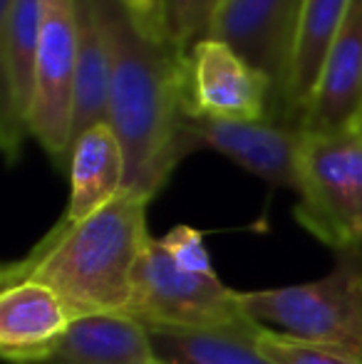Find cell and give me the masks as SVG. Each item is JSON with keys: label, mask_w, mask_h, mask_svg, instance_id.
Returning <instances> with one entry per match:
<instances>
[{"label": "cell", "mask_w": 362, "mask_h": 364, "mask_svg": "<svg viewBox=\"0 0 362 364\" xmlns=\"http://www.w3.org/2000/svg\"><path fill=\"white\" fill-rule=\"evenodd\" d=\"M95 10L110 45L107 124L124 149V191L151 201L193 151L186 136V55L174 43L147 38L119 0H95Z\"/></svg>", "instance_id": "cell-1"}, {"label": "cell", "mask_w": 362, "mask_h": 364, "mask_svg": "<svg viewBox=\"0 0 362 364\" xmlns=\"http://www.w3.org/2000/svg\"><path fill=\"white\" fill-rule=\"evenodd\" d=\"M149 201L122 191L95 216L60 223L25 255L3 268V285L35 280L58 292L73 317L124 312L134 268L149 243Z\"/></svg>", "instance_id": "cell-2"}, {"label": "cell", "mask_w": 362, "mask_h": 364, "mask_svg": "<svg viewBox=\"0 0 362 364\" xmlns=\"http://www.w3.org/2000/svg\"><path fill=\"white\" fill-rule=\"evenodd\" d=\"M241 305L258 325L362 362V248L338 250L335 268L313 283L241 292Z\"/></svg>", "instance_id": "cell-3"}, {"label": "cell", "mask_w": 362, "mask_h": 364, "mask_svg": "<svg viewBox=\"0 0 362 364\" xmlns=\"http://www.w3.org/2000/svg\"><path fill=\"white\" fill-rule=\"evenodd\" d=\"M295 220L338 253L362 248V129L308 134Z\"/></svg>", "instance_id": "cell-4"}, {"label": "cell", "mask_w": 362, "mask_h": 364, "mask_svg": "<svg viewBox=\"0 0 362 364\" xmlns=\"http://www.w3.org/2000/svg\"><path fill=\"white\" fill-rule=\"evenodd\" d=\"M124 315L144 327L238 330L256 327L241 305V292L226 288L218 275L186 273L171 260L161 240L149 238L132 278Z\"/></svg>", "instance_id": "cell-5"}, {"label": "cell", "mask_w": 362, "mask_h": 364, "mask_svg": "<svg viewBox=\"0 0 362 364\" xmlns=\"http://www.w3.org/2000/svg\"><path fill=\"white\" fill-rule=\"evenodd\" d=\"M75 77H78V0H43L35 92L28 132L58 168L73 151Z\"/></svg>", "instance_id": "cell-6"}, {"label": "cell", "mask_w": 362, "mask_h": 364, "mask_svg": "<svg viewBox=\"0 0 362 364\" xmlns=\"http://www.w3.org/2000/svg\"><path fill=\"white\" fill-rule=\"evenodd\" d=\"M273 82L228 43L203 38L186 55V107L191 119L271 122Z\"/></svg>", "instance_id": "cell-7"}, {"label": "cell", "mask_w": 362, "mask_h": 364, "mask_svg": "<svg viewBox=\"0 0 362 364\" xmlns=\"http://www.w3.org/2000/svg\"><path fill=\"white\" fill-rule=\"evenodd\" d=\"M305 0H221L208 38L228 43L273 82L271 122L285 124L290 65Z\"/></svg>", "instance_id": "cell-8"}, {"label": "cell", "mask_w": 362, "mask_h": 364, "mask_svg": "<svg viewBox=\"0 0 362 364\" xmlns=\"http://www.w3.org/2000/svg\"><path fill=\"white\" fill-rule=\"evenodd\" d=\"M43 33V0H10L0 13V144L8 164L23 151Z\"/></svg>", "instance_id": "cell-9"}, {"label": "cell", "mask_w": 362, "mask_h": 364, "mask_svg": "<svg viewBox=\"0 0 362 364\" xmlns=\"http://www.w3.org/2000/svg\"><path fill=\"white\" fill-rule=\"evenodd\" d=\"M193 149L208 146L273 186L298 188L305 132L278 122H218L186 119Z\"/></svg>", "instance_id": "cell-10"}, {"label": "cell", "mask_w": 362, "mask_h": 364, "mask_svg": "<svg viewBox=\"0 0 362 364\" xmlns=\"http://www.w3.org/2000/svg\"><path fill=\"white\" fill-rule=\"evenodd\" d=\"M362 122V0H350L348 15L325 58L320 82L308 102L300 129L333 134Z\"/></svg>", "instance_id": "cell-11"}, {"label": "cell", "mask_w": 362, "mask_h": 364, "mask_svg": "<svg viewBox=\"0 0 362 364\" xmlns=\"http://www.w3.org/2000/svg\"><path fill=\"white\" fill-rule=\"evenodd\" d=\"M58 292L35 280L3 285L0 292V355L8 364L43 360L73 325Z\"/></svg>", "instance_id": "cell-12"}, {"label": "cell", "mask_w": 362, "mask_h": 364, "mask_svg": "<svg viewBox=\"0 0 362 364\" xmlns=\"http://www.w3.org/2000/svg\"><path fill=\"white\" fill-rule=\"evenodd\" d=\"M70 203L63 220L80 223L110 206L127 183L124 149L107 122L78 136L70 151Z\"/></svg>", "instance_id": "cell-13"}, {"label": "cell", "mask_w": 362, "mask_h": 364, "mask_svg": "<svg viewBox=\"0 0 362 364\" xmlns=\"http://www.w3.org/2000/svg\"><path fill=\"white\" fill-rule=\"evenodd\" d=\"M33 364H154L149 332L124 312L75 317L63 340Z\"/></svg>", "instance_id": "cell-14"}, {"label": "cell", "mask_w": 362, "mask_h": 364, "mask_svg": "<svg viewBox=\"0 0 362 364\" xmlns=\"http://www.w3.org/2000/svg\"><path fill=\"white\" fill-rule=\"evenodd\" d=\"M350 0H305L295 35L293 65H290L288 100H285V124L298 127L308 102L313 100L320 82L325 58L338 38L348 15Z\"/></svg>", "instance_id": "cell-15"}, {"label": "cell", "mask_w": 362, "mask_h": 364, "mask_svg": "<svg viewBox=\"0 0 362 364\" xmlns=\"http://www.w3.org/2000/svg\"><path fill=\"white\" fill-rule=\"evenodd\" d=\"M263 325L238 330L147 327L154 364H273L258 350Z\"/></svg>", "instance_id": "cell-16"}, {"label": "cell", "mask_w": 362, "mask_h": 364, "mask_svg": "<svg viewBox=\"0 0 362 364\" xmlns=\"http://www.w3.org/2000/svg\"><path fill=\"white\" fill-rule=\"evenodd\" d=\"M110 114V45L95 0H78V77H75L73 144Z\"/></svg>", "instance_id": "cell-17"}, {"label": "cell", "mask_w": 362, "mask_h": 364, "mask_svg": "<svg viewBox=\"0 0 362 364\" xmlns=\"http://www.w3.org/2000/svg\"><path fill=\"white\" fill-rule=\"evenodd\" d=\"M258 350L273 364H362L340 350L300 340L293 335H283L271 327H261L258 332Z\"/></svg>", "instance_id": "cell-18"}, {"label": "cell", "mask_w": 362, "mask_h": 364, "mask_svg": "<svg viewBox=\"0 0 362 364\" xmlns=\"http://www.w3.org/2000/svg\"><path fill=\"white\" fill-rule=\"evenodd\" d=\"M221 0H166V23L176 50L191 53L198 40L208 38L216 8Z\"/></svg>", "instance_id": "cell-19"}, {"label": "cell", "mask_w": 362, "mask_h": 364, "mask_svg": "<svg viewBox=\"0 0 362 364\" xmlns=\"http://www.w3.org/2000/svg\"><path fill=\"white\" fill-rule=\"evenodd\" d=\"M159 240L181 270L196 275H216V270L211 265V255H208L206 245H203L201 230L191 228V225H176Z\"/></svg>", "instance_id": "cell-20"}, {"label": "cell", "mask_w": 362, "mask_h": 364, "mask_svg": "<svg viewBox=\"0 0 362 364\" xmlns=\"http://www.w3.org/2000/svg\"><path fill=\"white\" fill-rule=\"evenodd\" d=\"M132 23L151 40L171 43L169 23H166V0H119Z\"/></svg>", "instance_id": "cell-21"}, {"label": "cell", "mask_w": 362, "mask_h": 364, "mask_svg": "<svg viewBox=\"0 0 362 364\" xmlns=\"http://www.w3.org/2000/svg\"><path fill=\"white\" fill-rule=\"evenodd\" d=\"M8 3H10V0H0V13H3V10L8 8Z\"/></svg>", "instance_id": "cell-22"}, {"label": "cell", "mask_w": 362, "mask_h": 364, "mask_svg": "<svg viewBox=\"0 0 362 364\" xmlns=\"http://www.w3.org/2000/svg\"><path fill=\"white\" fill-rule=\"evenodd\" d=\"M360 129H362V122H360Z\"/></svg>", "instance_id": "cell-23"}]
</instances>
